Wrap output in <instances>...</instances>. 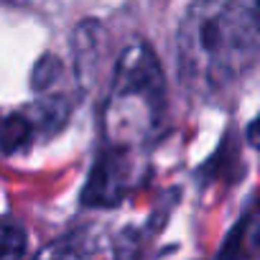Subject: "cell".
<instances>
[{
    "instance_id": "cell-8",
    "label": "cell",
    "mask_w": 260,
    "mask_h": 260,
    "mask_svg": "<svg viewBox=\"0 0 260 260\" xmlns=\"http://www.w3.org/2000/svg\"><path fill=\"white\" fill-rule=\"evenodd\" d=\"M247 143H250L255 151H260V115L247 125Z\"/></svg>"
},
{
    "instance_id": "cell-4",
    "label": "cell",
    "mask_w": 260,
    "mask_h": 260,
    "mask_svg": "<svg viewBox=\"0 0 260 260\" xmlns=\"http://www.w3.org/2000/svg\"><path fill=\"white\" fill-rule=\"evenodd\" d=\"M138 158L141 153L105 148L94 161V169L82 191V202L89 207L120 204L138 181Z\"/></svg>"
},
{
    "instance_id": "cell-6",
    "label": "cell",
    "mask_w": 260,
    "mask_h": 260,
    "mask_svg": "<svg viewBox=\"0 0 260 260\" xmlns=\"http://www.w3.org/2000/svg\"><path fill=\"white\" fill-rule=\"evenodd\" d=\"M34 260H82V252H79V247H77L74 242H69V240H56V242L41 247Z\"/></svg>"
},
{
    "instance_id": "cell-2",
    "label": "cell",
    "mask_w": 260,
    "mask_h": 260,
    "mask_svg": "<svg viewBox=\"0 0 260 260\" xmlns=\"http://www.w3.org/2000/svg\"><path fill=\"white\" fill-rule=\"evenodd\" d=\"M166 115V82L153 49L130 44L112 72L102 107L105 148L141 153L161 130Z\"/></svg>"
},
{
    "instance_id": "cell-9",
    "label": "cell",
    "mask_w": 260,
    "mask_h": 260,
    "mask_svg": "<svg viewBox=\"0 0 260 260\" xmlns=\"http://www.w3.org/2000/svg\"><path fill=\"white\" fill-rule=\"evenodd\" d=\"M257 21H260V0H257Z\"/></svg>"
},
{
    "instance_id": "cell-1",
    "label": "cell",
    "mask_w": 260,
    "mask_h": 260,
    "mask_svg": "<svg viewBox=\"0 0 260 260\" xmlns=\"http://www.w3.org/2000/svg\"><path fill=\"white\" fill-rule=\"evenodd\" d=\"M260 54L257 0H194L179 28V74L197 94H222Z\"/></svg>"
},
{
    "instance_id": "cell-7",
    "label": "cell",
    "mask_w": 260,
    "mask_h": 260,
    "mask_svg": "<svg viewBox=\"0 0 260 260\" xmlns=\"http://www.w3.org/2000/svg\"><path fill=\"white\" fill-rule=\"evenodd\" d=\"M59 74V61L54 56H44L39 64H36V72H34V87L36 89H44L46 84L54 82V77Z\"/></svg>"
},
{
    "instance_id": "cell-3",
    "label": "cell",
    "mask_w": 260,
    "mask_h": 260,
    "mask_svg": "<svg viewBox=\"0 0 260 260\" xmlns=\"http://www.w3.org/2000/svg\"><path fill=\"white\" fill-rule=\"evenodd\" d=\"M69 105L61 97L39 100L31 107L0 115V151L13 156L26 151L39 136H51L67 122Z\"/></svg>"
},
{
    "instance_id": "cell-5",
    "label": "cell",
    "mask_w": 260,
    "mask_h": 260,
    "mask_svg": "<svg viewBox=\"0 0 260 260\" xmlns=\"http://www.w3.org/2000/svg\"><path fill=\"white\" fill-rule=\"evenodd\" d=\"M26 250V232L11 219H0V260H21Z\"/></svg>"
}]
</instances>
